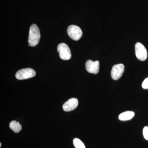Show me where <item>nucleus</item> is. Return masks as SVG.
Segmentation results:
<instances>
[{
	"mask_svg": "<svg viewBox=\"0 0 148 148\" xmlns=\"http://www.w3.org/2000/svg\"><path fill=\"white\" fill-rule=\"evenodd\" d=\"M86 71L90 73L98 74L100 69V62L98 61H95L88 60L85 64Z\"/></svg>",
	"mask_w": 148,
	"mask_h": 148,
	"instance_id": "7",
	"label": "nucleus"
},
{
	"mask_svg": "<svg viewBox=\"0 0 148 148\" xmlns=\"http://www.w3.org/2000/svg\"><path fill=\"white\" fill-rule=\"evenodd\" d=\"M67 33L71 38L75 41L79 40L82 37L83 34L81 28L74 25L69 26L67 29Z\"/></svg>",
	"mask_w": 148,
	"mask_h": 148,
	"instance_id": "4",
	"label": "nucleus"
},
{
	"mask_svg": "<svg viewBox=\"0 0 148 148\" xmlns=\"http://www.w3.org/2000/svg\"><path fill=\"white\" fill-rule=\"evenodd\" d=\"M142 87L144 89H148V77L143 81L142 84Z\"/></svg>",
	"mask_w": 148,
	"mask_h": 148,
	"instance_id": "13",
	"label": "nucleus"
},
{
	"mask_svg": "<svg viewBox=\"0 0 148 148\" xmlns=\"http://www.w3.org/2000/svg\"><path fill=\"white\" fill-rule=\"evenodd\" d=\"M73 144L75 148H86L82 141L78 138H75L74 139Z\"/></svg>",
	"mask_w": 148,
	"mask_h": 148,
	"instance_id": "11",
	"label": "nucleus"
},
{
	"mask_svg": "<svg viewBox=\"0 0 148 148\" xmlns=\"http://www.w3.org/2000/svg\"><path fill=\"white\" fill-rule=\"evenodd\" d=\"M124 66L120 64L114 65L111 71V76L114 80L119 79L122 76L124 72Z\"/></svg>",
	"mask_w": 148,
	"mask_h": 148,
	"instance_id": "6",
	"label": "nucleus"
},
{
	"mask_svg": "<svg viewBox=\"0 0 148 148\" xmlns=\"http://www.w3.org/2000/svg\"><path fill=\"white\" fill-rule=\"evenodd\" d=\"M143 134L144 138L146 140H148V127L147 126H145L143 128Z\"/></svg>",
	"mask_w": 148,
	"mask_h": 148,
	"instance_id": "12",
	"label": "nucleus"
},
{
	"mask_svg": "<svg viewBox=\"0 0 148 148\" xmlns=\"http://www.w3.org/2000/svg\"><path fill=\"white\" fill-rule=\"evenodd\" d=\"M0 147H1V143H0Z\"/></svg>",
	"mask_w": 148,
	"mask_h": 148,
	"instance_id": "14",
	"label": "nucleus"
},
{
	"mask_svg": "<svg viewBox=\"0 0 148 148\" xmlns=\"http://www.w3.org/2000/svg\"><path fill=\"white\" fill-rule=\"evenodd\" d=\"M40 34L38 27L36 24H33L29 29V45L32 47L36 46L39 42Z\"/></svg>",
	"mask_w": 148,
	"mask_h": 148,
	"instance_id": "1",
	"label": "nucleus"
},
{
	"mask_svg": "<svg viewBox=\"0 0 148 148\" xmlns=\"http://www.w3.org/2000/svg\"><path fill=\"white\" fill-rule=\"evenodd\" d=\"M9 127L15 133L19 132L22 129L21 125L16 121H12L10 122Z\"/></svg>",
	"mask_w": 148,
	"mask_h": 148,
	"instance_id": "10",
	"label": "nucleus"
},
{
	"mask_svg": "<svg viewBox=\"0 0 148 148\" xmlns=\"http://www.w3.org/2000/svg\"><path fill=\"white\" fill-rule=\"evenodd\" d=\"M135 116V113L132 111H126L120 114L119 119L121 121H126L132 119Z\"/></svg>",
	"mask_w": 148,
	"mask_h": 148,
	"instance_id": "9",
	"label": "nucleus"
},
{
	"mask_svg": "<svg viewBox=\"0 0 148 148\" xmlns=\"http://www.w3.org/2000/svg\"><path fill=\"white\" fill-rule=\"evenodd\" d=\"M36 71L31 68H26L21 69L16 72L15 77L17 79L23 80L35 77Z\"/></svg>",
	"mask_w": 148,
	"mask_h": 148,
	"instance_id": "3",
	"label": "nucleus"
},
{
	"mask_svg": "<svg viewBox=\"0 0 148 148\" xmlns=\"http://www.w3.org/2000/svg\"><path fill=\"white\" fill-rule=\"evenodd\" d=\"M57 51L61 59L68 60L71 58V50L67 44L64 43L59 44L57 47Z\"/></svg>",
	"mask_w": 148,
	"mask_h": 148,
	"instance_id": "2",
	"label": "nucleus"
},
{
	"mask_svg": "<svg viewBox=\"0 0 148 148\" xmlns=\"http://www.w3.org/2000/svg\"><path fill=\"white\" fill-rule=\"evenodd\" d=\"M78 105V101L76 98L69 99L64 103L63 106V110L65 112H70L73 110Z\"/></svg>",
	"mask_w": 148,
	"mask_h": 148,
	"instance_id": "8",
	"label": "nucleus"
},
{
	"mask_svg": "<svg viewBox=\"0 0 148 148\" xmlns=\"http://www.w3.org/2000/svg\"><path fill=\"white\" fill-rule=\"evenodd\" d=\"M136 57L141 61H144L147 57V51L145 47L140 42H137L135 45Z\"/></svg>",
	"mask_w": 148,
	"mask_h": 148,
	"instance_id": "5",
	"label": "nucleus"
}]
</instances>
